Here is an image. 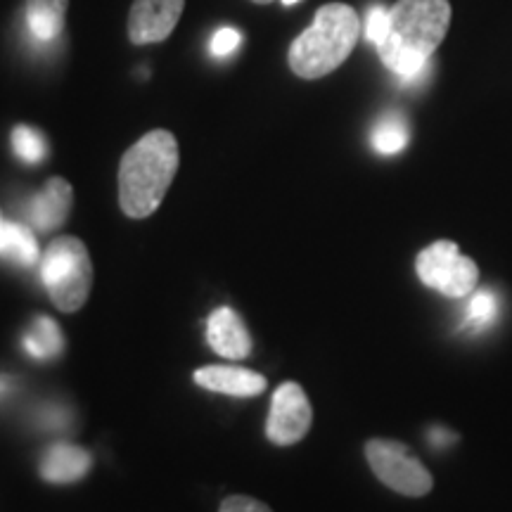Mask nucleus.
Segmentation results:
<instances>
[{
	"instance_id": "f257e3e1",
	"label": "nucleus",
	"mask_w": 512,
	"mask_h": 512,
	"mask_svg": "<svg viewBox=\"0 0 512 512\" xmlns=\"http://www.w3.org/2000/svg\"><path fill=\"white\" fill-rule=\"evenodd\" d=\"M451 27L448 0H399L389 8V34L377 46L384 67L403 83H415L430 69Z\"/></svg>"
},
{
	"instance_id": "f03ea898",
	"label": "nucleus",
	"mask_w": 512,
	"mask_h": 512,
	"mask_svg": "<svg viewBox=\"0 0 512 512\" xmlns=\"http://www.w3.org/2000/svg\"><path fill=\"white\" fill-rule=\"evenodd\" d=\"M178 171L174 133L157 128L128 147L119 164V204L131 219H147L164 202Z\"/></svg>"
},
{
	"instance_id": "7ed1b4c3",
	"label": "nucleus",
	"mask_w": 512,
	"mask_h": 512,
	"mask_svg": "<svg viewBox=\"0 0 512 512\" xmlns=\"http://www.w3.org/2000/svg\"><path fill=\"white\" fill-rule=\"evenodd\" d=\"M358 34H361V19L351 5H323L313 17L311 27L292 41L287 55L290 69L309 81L332 74L354 53Z\"/></svg>"
},
{
	"instance_id": "20e7f679",
	"label": "nucleus",
	"mask_w": 512,
	"mask_h": 512,
	"mask_svg": "<svg viewBox=\"0 0 512 512\" xmlns=\"http://www.w3.org/2000/svg\"><path fill=\"white\" fill-rule=\"evenodd\" d=\"M43 283L50 299L64 313H76L86 304L93 285L91 254L79 238H55L43 254Z\"/></svg>"
},
{
	"instance_id": "39448f33",
	"label": "nucleus",
	"mask_w": 512,
	"mask_h": 512,
	"mask_svg": "<svg viewBox=\"0 0 512 512\" xmlns=\"http://www.w3.org/2000/svg\"><path fill=\"white\" fill-rule=\"evenodd\" d=\"M366 458L377 479L396 494L418 498L432 491L434 479L430 470L399 441L370 439L366 444Z\"/></svg>"
},
{
	"instance_id": "423d86ee",
	"label": "nucleus",
	"mask_w": 512,
	"mask_h": 512,
	"mask_svg": "<svg viewBox=\"0 0 512 512\" xmlns=\"http://www.w3.org/2000/svg\"><path fill=\"white\" fill-rule=\"evenodd\" d=\"M313 420L311 403L297 382L280 384L273 394L271 413H268L266 434L275 446H290L304 439Z\"/></svg>"
},
{
	"instance_id": "0eeeda50",
	"label": "nucleus",
	"mask_w": 512,
	"mask_h": 512,
	"mask_svg": "<svg viewBox=\"0 0 512 512\" xmlns=\"http://www.w3.org/2000/svg\"><path fill=\"white\" fill-rule=\"evenodd\" d=\"M185 0H136L128 12V38L136 46L162 43L176 29Z\"/></svg>"
},
{
	"instance_id": "6e6552de",
	"label": "nucleus",
	"mask_w": 512,
	"mask_h": 512,
	"mask_svg": "<svg viewBox=\"0 0 512 512\" xmlns=\"http://www.w3.org/2000/svg\"><path fill=\"white\" fill-rule=\"evenodd\" d=\"M74 190L64 178L55 176L31 197L27 204V219L41 233H53L62 228L72 211Z\"/></svg>"
},
{
	"instance_id": "1a4fd4ad",
	"label": "nucleus",
	"mask_w": 512,
	"mask_h": 512,
	"mask_svg": "<svg viewBox=\"0 0 512 512\" xmlns=\"http://www.w3.org/2000/svg\"><path fill=\"white\" fill-rule=\"evenodd\" d=\"M207 342L223 358H247L252 354V337L242 318L228 306H221L207 320Z\"/></svg>"
},
{
	"instance_id": "9d476101",
	"label": "nucleus",
	"mask_w": 512,
	"mask_h": 512,
	"mask_svg": "<svg viewBox=\"0 0 512 512\" xmlns=\"http://www.w3.org/2000/svg\"><path fill=\"white\" fill-rule=\"evenodd\" d=\"M93 456L86 448L60 441L53 444L41 458V477L48 484H74L91 472Z\"/></svg>"
},
{
	"instance_id": "9b49d317",
	"label": "nucleus",
	"mask_w": 512,
	"mask_h": 512,
	"mask_svg": "<svg viewBox=\"0 0 512 512\" xmlns=\"http://www.w3.org/2000/svg\"><path fill=\"white\" fill-rule=\"evenodd\" d=\"M195 382L211 392L228 396H259L266 389V377L238 366H207L195 373Z\"/></svg>"
},
{
	"instance_id": "f8f14e48",
	"label": "nucleus",
	"mask_w": 512,
	"mask_h": 512,
	"mask_svg": "<svg viewBox=\"0 0 512 512\" xmlns=\"http://www.w3.org/2000/svg\"><path fill=\"white\" fill-rule=\"evenodd\" d=\"M460 249L456 242H434L427 249H422L418 261H415V271H418V278L432 290L444 292L448 280H451L453 271H456L460 261Z\"/></svg>"
},
{
	"instance_id": "ddd939ff",
	"label": "nucleus",
	"mask_w": 512,
	"mask_h": 512,
	"mask_svg": "<svg viewBox=\"0 0 512 512\" xmlns=\"http://www.w3.org/2000/svg\"><path fill=\"white\" fill-rule=\"evenodd\" d=\"M69 0H27V29L34 41L53 43L62 36Z\"/></svg>"
},
{
	"instance_id": "4468645a",
	"label": "nucleus",
	"mask_w": 512,
	"mask_h": 512,
	"mask_svg": "<svg viewBox=\"0 0 512 512\" xmlns=\"http://www.w3.org/2000/svg\"><path fill=\"white\" fill-rule=\"evenodd\" d=\"M24 349L36 361H50L64 349V337L60 332V325L53 318L38 316L34 323L29 325L27 335H24Z\"/></svg>"
},
{
	"instance_id": "2eb2a0df",
	"label": "nucleus",
	"mask_w": 512,
	"mask_h": 512,
	"mask_svg": "<svg viewBox=\"0 0 512 512\" xmlns=\"http://www.w3.org/2000/svg\"><path fill=\"white\" fill-rule=\"evenodd\" d=\"M0 256L17 266H34L38 261V245L31 228L22 223L8 221L3 240H0Z\"/></svg>"
},
{
	"instance_id": "dca6fc26",
	"label": "nucleus",
	"mask_w": 512,
	"mask_h": 512,
	"mask_svg": "<svg viewBox=\"0 0 512 512\" xmlns=\"http://www.w3.org/2000/svg\"><path fill=\"white\" fill-rule=\"evenodd\" d=\"M411 140L406 119L399 112H389L373 128V147L380 155H399Z\"/></svg>"
},
{
	"instance_id": "f3484780",
	"label": "nucleus",
	"mask_w": 512,
	"mask_h": 512,
	"mask_svg": "<svg viewBox=\"0 0 512 512\" xmlns=\"http://www.w3.org/2000/svg\"><path fill=\"white\" fill-rule=\"evenodd\" d=\"M15 155L27 164H38L48 157V140L41 131L31 126H15L10 136Z\"/></svg>"
},
{
	"instance_id": "a211bd4d",
	"label": "nucleus",
	"mask_w": 512,
	"mask_h": 512,
	"mask_svg": "<svg viewBox=\"0 0 512 512\" xmlns=\"http://www.w3.org/2000/svg\"><path fill=\"white\" fill-rule=\"evenodd\" d=\"M498 311V299L494 292L484 290L472 294L470 304H467V323L475 325V328H486L491 323Z\"/></svg>"
},
{
	"instance_id": "6ab92c4d",
	"label": "nucleus",
	"mask_w": 512,
	"mask_h": 512,
	"mask_svg": "<svg viewBox=\"0 0 512 512\" xmlns=\"http://www.w3.org/2000/svg\"><path fill=\"white\" fill-rule=\"evenodd\" d=\"M389 34V10L382 5L368 10V22H366V36L373 46H382L384 38Z\"/></svg>"
},
{
	"instance_id": "aec40b11",
	"label": "nucleus",
	"mask_w": 512,
	"mask_h": 512,
	"mask_svg": "<svg viewBox=\"0 0 512 512\" xmlns=\"http://www.w3.org/2000/svg\"><path fill=\"white\" fill-rule=\"evenodd\" d=\"M240 43H242L240 31L226 27V29L216 31L214 38H211V43H209V50L214 57H228L240 48Z\"/></svg>"
},
{
	"instance_id": "412c9836",
	"label": "nucleus",
	"mask_w": 512,
	"mask_h": 512,
	"mask_svg": "<svg viewBox=\"0 0 512 512\" xmlns=\"http://www.w3.org/2000/svg\"><path fill=\"white\" fill-rule=\"evenodd\" d=\"M219 512H273L266 503L256 501L249 496H230L221 503Z\"/></svg>"
},
{
	"instance_id": "4be33fe9",
	"label": "nucleus",
	"mask_w": 512,
	"mask_h": 512,
	"mask_svg": "<svg viewBox=\"0 0 512 512\" xmlns=\"http://www.w3.org/2000/svg\"><path fill=\"white\" fill-rule=\"evenodd\" d=\"M41 422H43V425H48V427H62L64 425V413L60 411V408L50 406L48 411H43Z\"/></svg>"
},
{
	"instance_id": "5701e85b",
	"label": "nucleus",
	"mask_w": 512,
	"mask_h": 512,
	"mask_svg": "<svg viewBox=\"0 0 512 512\" xmlns=\"http://www.w3.org/2000/svg\"><path fill=\"white\" fill-rule=\"evenodd\" d=\"M12 387H15V380L8 375H0V401H3L5 396L12 392Z\"/></svg>"
},
{
	"instance_id": "b1692460",
	"label": "nucleus",
	"mask_w": 512,
	"mask_h": 512,
	"mask_svg": "<svg viewBox=\"0 0 512 512\" xmlns=\"http://www.w3.org/2000/svg\"><path fill=\"white\" fill-rule=\"evenodd\" d=\"M5 228H8V221H5V219H3V214H0V240H3Z\"/></svg>"
},
{
	"instance_id": "393cba45",
	"label": "nucleus",
	"mask_w": 512,
	"mask_h": 512,
	"mask_svg": "<svg viewBox=\"0 0 512 512\" xmlns=\"http://www.w3.org/2000/svg\"><path fill=\"white\" fill-rule=\"evenodd\" d=\"M252 3H259V5H268V3H273V0H252Z\"/></svg>"
},
{
	"instance_id": "a878e982",
	"label": "nucleus",
	"mask_w": 512,
	"mask_h": 512,
	"mask_svg": "<svg viewBox=\"0 0 512 512\" xmlns=\"http://www.w3.org/2000/svg\"><path fill=\"white\" fill-rule=\"evenodd\" d=\"M294 3H299V0H283V5H294Z\"/></svg>"
}]
</instances>
